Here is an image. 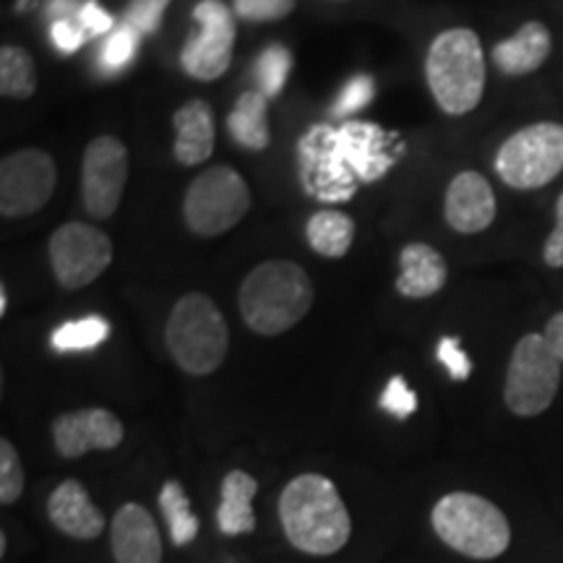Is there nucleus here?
I'll return each mask as SVG.
<instances>
[{
  "mask_svg": "<svg viewBox=\"0 0 563 563\" xmlns=\"http://www.w3.org/2000/svg\"><path fill=\"white\" fill-rule=\"evenodd\" d=\"M306 141L308 183H319L313 194L323 199H342L355 191L352 178L376 180L391 167V157L382 152L384 133L368 123L347 121L340 131L319 129Z\"/></svg>",
  "mask_w": 563,
  "mask_h": 563,
  "instance_id": "obj_1",
  "label": "nucleus"
},
{
  "mask_svg": "<svg viewBox=\"0 0 563 563\" xmlns=\"http://www.w3.org/2000/svg\"><path fill=\"white\" fill-rule=\"evenodd\" d=\"M287 540L302 553L332 555L347 545L352 525L336 485L323 475H298L279 496Z\"/></svg>",
  "mask_w": 563,
  "mask_h": 563,
  "instance_id": "obj_2",
  "label": "nucleus"
},
{
  "mask_svg": "<svg viewBox=\"0 0 563 563\" xmlns=\"http://www.w3.org/2000/svg\"><path fill=\"white\" fill-rule=\"evenodd\" d=\"M313 298V282L300 264L264 262L243 279L238 306L251 332L277 336L306 319Z\"/></svg>",
  "mask_w": 563,
  "mask_h": 563,
  "instance_id": "obj_3",
  "label": "nucleus"
},
{
  "mask_svg": "<svg viewBox=\"0 0 563 563\" xmlns=\"http://www.w3.org/2000/svg\"><path fill=\"white\" fill-rule=\"evenodd\" d=\"M426 79L433 100L446 115H467L483 100L485 55L473 30H446L431 42Z\"/></svg>",
  "mask_w": 563,
  "mask_h": 563,
  "instance_id": "obj_4",
  "label": "nucleus"
},
{
  "mask_svg": "<svg viewBox=\"0 0 563 563\" xmlns=\"http://www.w3.org/2000/svg\"><path fill=\"white\" fill-rule=\"evenodd\" d=\"M165 340L178 368L191 376H209L228 357L230 329L209 295L188 292L173 306Z\"/></svg>",
  "mask_w": 563,
  "mask_h": 563,
  "instance_id": "obj_5",
  "label": "nucleus"
},
{
  "mask_svg": "<svg viewBox=\"0 0 563 563\" xmlns=\"http://www.w3.org/2000/svg\"><path fill=\"white\" fill-rule=\"evenodd\" d=\"M431 519L443 543L467 559H496L511 543L509 519L477 493H449L435 504Z\"/></svg>",
  "mask_w": 563,
  "mask_h": 563,
  "instance_id": "obj_6",
  "label": "nucleus"
},
{
  "mask_svg": "<svg viewBox=\"0 0 563 563\" xmlns=\"http://www.w3.org/2000/svg\"><path fill=\"white\" fill-rule=\"evenodd\" d=\"M251 191L243 175L228 165L207 167L183 199V217L188 230L201 238L224 235L249 214Z\"/></svg>",
  "mask_w": 563,
  "mask_h": 563,
  "instance_id": "obj_7",
  "label": "nucleus"
},
{
  "mask_svg": "<svg viewBox=\"0 0 563 563\" xmlns=\"http://www.w3.org/2000/svg\"><path fill=\"white\" fill-rule=\"evenodd\" d=\"M496 173L519 191L543 188L563 173V125L532 123L511 133L496 154Z\"/></svg>",
  "mask_w": 563,
  "mask_h": 563,
  "instance_id": "obj_8",
  "label": "nucleus"
},
{
  "mask_svg": "<svg viewBox=\"0 0 563 563\" xmlns=\"http://www.w3.org/2000/svg\"><path fill=\"white\" fill-rule=\"evenodd\" d=\"M561 384V361L543 334H527L511 352L506 371L504 402L519 418L543 415Z\"/></svg>",
  "mask_w": 563,
  "mask_h": 563,
  "instance_id": "obj_9",
  "label": "nucleus"
},
{
  "mask_svg": "<svg viewBox=\"0 0 563 563\" xmlns=\"http://www.w3.org/2000/svg\"><path fill=\"white\" fill-rule=\"evenodd\" d=\"M47 251H51L55 279L66 290H81V287L91 285L112 264L110 235L95 224H63L53 232Z\"/></svg>",
  "mask_w": 563,
  "mask_h": 563,
  "instance_id": "obj_10",
  "label": "nucleus"
},
{
  "mask_svg": "<svg viewBox=\"0 0 563 563\" xmlns=\"http://www.w3.org/2000/svg\"><path fill=\"white\" fill-rule=\"evenodd\" d=\"M194 19L199 24L186 40L180 53V66L191 79L214 81L228 74L235 47V11L222 0H201L196 3Z\"/></svg>",
  "mask_w": 563,
  "mask_h": 563,
  "instance_id": "obj_11",
  "label": "nucleus"
},
{
  "mask_svg": "<svg viewBox=\"0 0 563 563\" xmlns=\"http://www.w3.org/2000/svg\"><path fill=\"white\" fill-rule=\"evenodd\" d=\"M58 173L55 162L42 150L13 152L0 162V214L5 220L32 217L53 199Z\"/></svg>",
  "mask_w": 563,
  "mask_h": 563,
  "instance_id": "obj_12",
  "label": "nucleus"
},
{
  "mask_svg": "<svg viewBox=\"0 0 563 563\" xmlns=\"http://www.w3.org/2000/svg\"><path fill=\"white\" fill-rule=\"evenodd\" d=\"M129 150L121 139L97 136L89 141L81 162L84 209L95 220H108L121 207L129 183Z\"/></svg>",
  "mask_w": 563,
  "mask_h": 563,
  "instance_id": "obj_13",
  "label": "nucleus"
},
{
  "mask_svg": "<svg viewBox=\"0 0 563 563\" xmlns=\"http://www.w3.org/2000/svg\"><path fill=\"white\" fill-rule=\"evenodd\" d=\"M123 422L104 407L60 415L53 422V443L60 456L79 460L87 452H108L123 443Z\"/></svg>",
  "mask_w": 563,
  "mask_h": 563,
  "instance_id": "obj_14",
  "label": "nucleus"
},
{
  "mask_svg": "<svg viewBox=\"0 0 563 563\" xmlns=\"http://www.w3.org/2000/svg\"><path fill=\"white\" fill-rule=\"evenodd\" d=\"M443 217H446L449 228L462 235H477V232L488 230L496 220V194L485 175L475 170L454 175L446 188Z\"/></svg>",
  "mask_w": 563,
  "mask_h": 563,
  "instance_id": "obj_15",
  "label": "nucleus"
},
{
  "mask_svg": "<svg viewBox=\"0 0 563 563\" xmlns=\"http://www.w3.org/2000/svg\"><path fill=\"white\" fill-rule=\"evenodd\" d=\"M112 555L118 563H159L157 522L141 504H125L112 519Z\"/></svg>",
  "mask_w": 563,
  "mask_h": 563,
  "instance_id": "obj_16",
  "label": "nucleus"
},
{
  "mask_svg": "<svg viewBox=\"0 0 563 563\" xmlns=\"http://www.w3.org/2000/svg\"><path fill=\"white\" fill-rule=\"evenodd\" d=\"M47 517L76 540H95L104 530L102 511L91 504L87 488L79 481H63L47 498Z\"/></svg>",
  "mask_w": 563,
  "mask_h": 563,
  "instance_id": "obj_17",
  "label": "nucleus"
},
{
  "mask_svg": "<svg viewBox=\"0 0 563 563\" xmlns=\"http://www.w3.org/2000/svg\"><path fill=\"white\" fill-rule=\"evenodd\" d=\"M553 51L551 30L543 21H527L522 30L493 47V66L504 76H527L538 70Z\"/></svg>",
  "mask_w": 563,
  "mask_h": 563,
  "instance_id": "obj_18",
  "label": "nucleus"
},
{
  "mask_svg": "<svg viewBox=\"0 0 563 563\" xmlns=\"http://www.w3.org/2000/svg\"><path fill=\"white\" fill-rule=\"evenodd\" d=\"M175 125V159L180 165L194 167L201 165L214 152V112H211L209 102L203 100H188L183 108L173 115Z\"/></svg>",
  "mask_w": 563,
  "mask_h": 563,
  "instance_id": "obj_19",
  "label": "nucleus"
},
{
  "mask_svg": "<svg viewBox=\"0 0 563 563\" xmlns=\"http://www.w3.org/2000/svg\"><path fill=\"white\" fill-rule=\"evenodd\" d=\"M449 279V269L443 256L428 243H407L399 253V279L397 290L405 298H431L441 292Z\"/></svg>",
  "mask_w": 563,
  "mask_h": 563,
  "instance_id": "obj_20",
  "label": "nucleus"
},
{
  "mask_svg": "<svg viewBox=\"0 0 563 563\" xmlns=\"http://www.w3.org/2000/svg\"><path fill=\"white\" fill-rule=\"evenodd\" d=\"M258 483L243 470H232L222 481V504L217 509V527L222 534H249L256 527V514H253V496H256Z\"/></svg>",
  "mask_w": 563,
  "mask_h": 563,
  "instance_id": "obj_21",
  "label": "nucleus"
},
{
  "mask_svg": "<svg viewBox=\"0 0 563 563\" xmlns=\"http://www.w3.org/2000/svg\"><path fill=\"white\" fill-rule=\"evenodd\" d=\"M228 131L238 146L249 152H264L269 146V121H266V97L262 91H245L238 97L228 115Z\"/></svg>",
  "mask_w": 563,
  "mask_h": 563,
  "instance_id": "obj_22",
  "label": "nucleus"
},
{
  "mask_svg": "<svg viewBox=\"0 0 563 563\" xmlns=\"http://www.w3.org/2000/svg\"><path fill=\"white\" fill-rule=\"evenodd\" d=\"M306 238L319 256L342 258L347 256L352 241H355V222H352V217L334 209L316 211L306 224Z\"/></svg>",
  "mask_w": 563,
  "mask_h": 563,
  "instance_id": "obj_23",
  "label": "nucleus"
},
{
  "mask_svg": "<svg viewBox=\"0 0 563 563\" xmlns=\"http://www.w3.org/2000/svg\"><path fill=\"white\" fill-rule=\"evenodd\" d=\"M37 91V68L24 47L5 45L0 51V95L11 100H26Z\"/></svg>",
  "mask_w": 563,
  "mask_h": 563,
  "instance_id": "obj_24",
  "label": "nucleus"
},
{
  "mask_svg": "<svg viewBox=\"0 0 563 563\" xmlns=\"http://www.w3.org/2000/svg\"><path fill=\"white\" fill-rule=\"evenodd\" d=\"M159 506L165 514L167 527H170L173 543L175 545H188L199 534V519L191 511V501H188L186 488L178 481H167L162 485L159 493Z\"/></svg>",
  "mask_w": 563,
  "mask_h": 563,
  "instance_id": "obj_25",
  "label": "nucleus"
},
{
  "mask_svg": "<svg viewBox=\"0 0 563 563\" xmlns=\"http://www.w3.org/2000/svg\"><path fill=\"white\" fill-rule=\"evenodd\" d=\"M110 336V323L102 316H87V319L63 323L53 334L55 352H81L102 344Z\"/></svg>",
  "mask_w": 563,
  "mask_h": 563,
  "instance_id": "obj_26",
  "label": "nucleus"
},
{
  "mask_svg": "<svg viewBox=\"0 0 563 563\" xmlns=\"http://www.w3.org/2000/svg\"><path fill=\"white\" fill-rule=\"evenodd\" d=\"M290 70H292V55H290V51H287V47L269 45L262 55H258L256 81H258V91H262L266 100H272V97L282 95V89H285Z\"/></svg>",
  "mask_w": 563,
  "mask_h": 563,
  "instance_id": "obj_27",
  "label": "nucleus"
},
{
  "mask_svg": "<svg viewBox=\"0 0 563 563\" xmlns=\"http://www.w3.org/2000/svg\"><path fill=\"white\" fill-rule=\"evenodd\" d=\"M139 51V32L123 21L121 26H115L104 40L100 51V68L104 74H118L133 60V55Z\"/></svg>",
  "mask_w": 563,
  "mask_h": 563,
  "instance_id": "obj_28",
  "label": "nucleus"
},
{
  "mask_svg": "<svg viewBox=\"0 0 563 563\" xmlns=\"http://www.w3.org/2000/svg\"><path fill=\"white\" fill-rule=\"evenodd\" d=\"M24 467H21L16 446L9 439L0 441V501L13 504L24 493Z\"/></svg>",
  "mask_w": 563,
  "mask_h": 563,
  "instance_id": "obj_29",
  "label": "nucleus"
},
{
  "mask_svg": "<svg viewBox=\"0 0 563 563\" xmlns=\"http://www.w3.org/2000/svg\"><path fill=\"white\" fill-rule=\"evenodd\" d=\"M232 11L238 19L251 24H269L282 21L295 11V0H232Z\"/></svg>",
  "mask_w": 563,
  "mask_h": 563,
  "instance_id": "obj_30",
  "label": "nucleus"
},
{
  "mask_svg": "<svg viewBox=\"0 0 563 563\" xmlns=\"http://www.w3.org/2000/svg\"><path fill=\"white\" fill-rule=\"evenodd\" d=\"M373 95H376V84H373L371 76H365V74L355 76V79L344 84L340 100L332 104V115L334 118H342V121H344V118L355 115V112H361L363 108H368L371 100H373Z\"/></svg>",
  "mask_w": 563,
  "mask_h": 563,
  "instance_id": "obj_31",
  "label": "nucleus"
},
{
  "mask_svg": "<svg viewBox=\"0 0 563 563\" xmlns=\"http://www.w3.org/2000/svg\"><path fill=\"white\" fill-rule=\"evenodd\" d=\"M170 3L173 0H131L125 5L123 21L139 34H154L162 26V19H165V11Z\"/></svg>",
  "mask_w": 563,
  "mask_h": 563,
  "instance_id": "obj_32",
  "label": "nucleus"
},
{
  "mask_svg": "<svg viewBox=\"0 0 563 563\" xmlns=\"http://www.w3.org/2000/svg\"><path fill=\"white\" fill-rule=\"evenodd\" d=\"M382 407L386 412H391L394 418L405 420V418H410L415 410H418V397H415V391L407 386L402 376H394L384 389Z\"/></svg>",
  "mask_w": 563,
  "mask_h": 563,
  "instance_id": "obj_33",
  "label": "nucleus"
},
{
  "mask_svg": "<svg viewBox=\"0 0 563 563\" xmlns=\"http://www.w3.org/2000/svg\"><path fill=\"white\" fill-rule=\"evenodd\" d=\"M435 355H439L443 368L449 371V376L456 378V382H464V378H470V373H473V363H470L467 352L462 350V344L456 336H443Z\"/></svg>",
  "mask_w": 563,
  "mask_h": 563,
  "instance_id": "obj_34",
  "label": "nucleus"
},
{
  "mask_svg": "<svg viewBox=\"0 0 563 563\" xmlns=\"http://www.w3.org/2000/svg\"><path fill=\"white\" fill-rule=\"evenodd\" d=\"M79 24L84 32L91 34V37H97V34H110L115 30V21H112L110 13L104 11L97 0H87V3H84V9L79 13Z\"/></svg>",
  "mask_w": 563,
  "mask_h": 563,
  "instance_id": "obj_35",
  "label": "nucleus"
},
{
  "mask_svg": "<svg viewBox=\"0 0 563 563\" xmlns=\"http://www.w3.org/2000/svg\"><path fill=\"white\" fill-rule=\"evenodd\" d=\"M51 40L60 53H76L84 45V40H87V32L81 30V24H74V21H53Z\"/></svg>",
  "mask_w": 563,
  "mask_h": 563,
  "instance_id": "obj_36",
  "label": "nucleus"
},
{
  "mask_svg": "<svg viewBox=\"0 0 563 563\" xmlns=\"http://www.w3.org/2000/svg\"><path fill=\"white\" fill-rule=\"evenodd\" d=\"M543 258L551 269H561L563 266V194L555 201V228L545 241Z\"/></svg>",
  "mask_w": 563,
  "mask_h": 563,
  "instance_id": "obj_37",
  "label": "nucleus"
},
{
  "mask_svg": "<svg viewBox=\"0 0 563 563\" xmlns=\"http://www.w3.org/2000/svg\"><path fill=\"white\" fill-rule=\"evenodd\" d=\"M84 9V3L79 0H47V13L55 21H70L74 16H79Z\"/></svg>",
  "mask_w": 563,
  "mask_h": 563,
  "instance_id": "obj_38",
  "label": "nucleus"
},
{
  "mask_svg": "<svg viewBox=\"0 0 563 563\" xmlns=\"http://www.w3.org/2000/svg\"><path fill=\"white\" fill-rule=\"evenodd\" d=\"M543 336L551 344V350L555 352V357H559L561 365H563V311L555 313L551 321H548Z\"/></svg>",
  "mask_w": 563,
  "mask_h": 563,
  "instance_id": "obj_39",
  "label": "nucleus"
},
{
  "mask_svg": "<svg viewBox=\"0 0 563 563\" xmlns=\"http://www.w3.org/2000/svg\"><path fill=\"white\" fill-rule=\"evenodd\" d=\"M5 308H9V295H5V287L0 290V316L5 313Z\"/></svg>",
  "mask_w": 563,
  "mask_h": 563,
  "instance_id": "obj_40",
  "label": "nucleus"
}]
</instances>
